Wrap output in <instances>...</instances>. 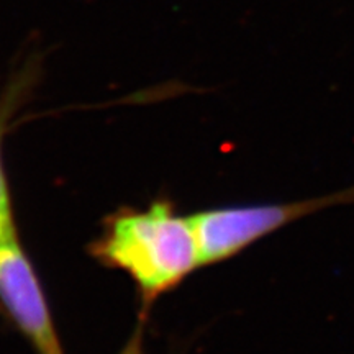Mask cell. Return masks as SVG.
I'll return each instance as SVG.
<instances>
[{
  "mask_svg": "<svg viewBox=\"0 0 354 354\" xmlns=\"http://www.w3.org/2000/svg\"><path fill=\"white\" fill-rule=\"evenodd\" d=\"M88 250L99 263L127 274L146 305L202 266L190 215L177 214L169 201L117 210Z\"/></svg>",
  "mask_w": 354,
  "mask_h": 354,
  "instance_id": "1",
  "label": "cell"
},
{
  "mask_svg": "<svg viewBox=\"0 0 354 354\" xmlns=\"http://www.w3.org/2000/svg\"><path fill=\"white\" fill-rule=\"evenodd\" d=\"M344 203H354V185L305 201L220 207L190 215L202 266L227 261L304 216Z\"/></svg>",
  "mask_w": 354,
  "mask_h": 354,
  "instance_id": "2",
  "label": "cell"
},
{
  "mask_svg": "<svg viewBox=\"0 0 354 354\" xmlns=\"http://www.w3.org/2000/svg\"><path fill=\"white\" fill-rule=\"evenodd\" d=\"M0 304L38 354H64L41 282L19 236L0 243Z\"/></svg>",
  "mask_w": 354,
  "mask_h": 354,
  "instance_id": "3",
  "label": "cell"
},
{
  "mask_svg": "<svg viewBox=\"0 0 354 354\" xmlns=\"http://www.w3.org/2000/svg\"><path fill=\"white\" fill-rule=\"evenodd\" d=\"M12 100L0 99V243L10 240V238L19 236L15 225V215H13L12 194L8 187V180L6 174V166H3L2 143L3 135L7 130V120L12 112Z\"/></svg>",
  "mask_w": 354,
  "mask_h": 354,
  "instance_id": "4",
  "label": "cell"
},
{
  "mask_svg": "<svg viewBox=\"0 0 354 354\" xmlns=\"http://www.w3.org/2000/svg\"><path fill=\"white\" fill-rule=\"evenodd\" d=\"M118 354H143V335H141V328L135 331V335L128 339V343Z\"/></svg>",
  "mask_w": 354,
  "mask_h": 354,
  "instance_id": "5",
  "label": "cell"
}]
</instances>
